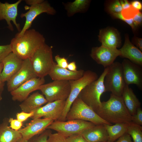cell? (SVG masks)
Segmentation results:
<instances>
[{
    "mask_svg": "<svg viewBox=\"0 0 142 142\" xmlns=\"http://www.w3.org/2000/svg\"><path fill=\"white\" fill-rule=\"evenodd\" d=\"M81 134L88 142H108V134L105 124L96 125Z\"/></svg>",
    "mask_w": 142,
    "mask_h": 142,
    "instance_id": "cell-22",
    "label": "cell"
},
{
    "mask_svg": "<svg viewBox=\"0 0 142 142\" xmlns=\"http://www.w3.org/2000/svg\"><path fill=\"white\" fill-rule=\"evenodd\" d=\"M40 90L44 95L48 103L58 100H66L71 90L69 81L55 80L39 86Z\"/></svg>",
    "mask_w": 142,
    "mask_h": 142,
    "instance_id": "cell-10",
    "label": "cell"
},
{
    "mask_svg": "<svg viewBox=\"0 0 142 142\" xmlns=\"http://www.w3.org/2000/svg\"><path fill=\"white\" fill-rule=\"evenodd\" d=\"M51 132L50 129H47L41 133L30 139L28 142H47L49 135Z\"/></svg>",
    "mask_w": 142,
    "mask_h": 142,
    "instance_id": "cell-29",
    "label": "cell"
},
{
    "mask_svg": "<svg viewBox=\"0 0 142 142\" xmlns=\"http://www.w3.org/2000/svg\"><path fill=\"white\" fill-rule=\"evenodd\" d=\"M126 85L121 63L114 62L108 67L104 78V85L105 92L109 91L113 94L121 96Z\"/></svg>",
    "mask_w": 142,
    "mask_h": 142,
    "instance_id": "cell-8",
    "label": "cell"
},
{
    "mask_svg": "<svg viewBox=\"0 0 142 142\" xmlns=\"http://www.w3.org/2000/svg\"><path fill=\"white\" fill-rule=\"evenodd\" d=\"M55 60L57 65L60 68L67 69L68 64L67 59L64 57H61L58 55L55 57Z\"/></svg>",
    "mask_w": 142,
    "mask_h": 142,
    "instance_id": "cell-36",
    "label": "cell"
},
{
    "mask_svg": "<svg viewBox=\"0 0 142 142\" xmlns=\"http://www.w3.org/2000/svg\"><path fill=\"white\" fill-rule=\"evenodd\" d=\"M125 84L128 85L135 84L142 90V66L124 59L121 63Z\"/></svg>",
    "mask_w": 142,
    "mask_h": 142,
    "instance_id": "cell-14",
    "label": "cell"
},
{
    "mask_svg": "<svg viewBox=\"0 0 142 142\" xmlns=\"http://www.w3.org/2000/svg\"><path fill=\"white\" fill-rule=\"evenodd\" d=\"M139 11L131 6L128 8L123 9L121 13L124 19H133Z\"/></svg>",
    "mask_w": 142,
    "mask_h": 142,
    "instance_id": "cell-30",
    "label": "cell"
},
{
    "mask_svg": "<svg viewBox=\"0 0 142 142\" xmlns=\"http://www.w3.org/2000/svg\"><path fill=\"white\" fill-rule=\"evenodd\" d=\"M22 1L19 0L12 3L8 2L3 3L0 1V21L5 20L8 25L7 28L11 31L14 30L11 21L19 32L21 31L20 24L17 23L16 18L18 14V6Z\"/></svg>",
    "mask_w": 142,
    "mask_h": 142,
    "instance_id": "cell-16",
    "label": "cell"
},
{
    "mask_svg": "<svg viewBox=\"0 0 142 142\" xmlns=\"http://www.w3.org/2000/svg\"><path fill=\"white\" fill-rule=\"evenodd\" d=\"M53 47L45 43L38 48L29 58L38 77L48 75L54 65Z\"/></svg>",
    "mask_w": 142,
    "mask_h": 142,
    "instance_id": "cell-3",
    "label": "cell"
},
{
    "mask_svg": "<svg viewBox=\"0 0 142 142\" xmlns=\"http://www.w3.org/2000/svg\"><path fill=\"white\" fill-rule=\"evenodd\" d=\"M126 133L131 137L134 142H142L141 126L131 122L129 124Z\"/></svg>",
    "mask_w": 142,
    "mask_h": 142,
    "instance_id": "cell-28",
    "label": "cell"
},
{
    "mask_svg": "<svg viewBox=\"0 0 142 142\" xmlns=\"http://www.w3.org/2000/svg\"><path fill=\"white\" fill-rule=\"evenodd\" d=\"M48 103L45 98L38 92L34 93L22 102L19 106L22 111L30 113Z\"/></svg>",
    "mask_w": 142,
    "mask_h": 142,
    "instance_id": "cell-23",
    "label": "cell"
},
{
    "mask_svg": "<svg viewBox=\"0 0 142 142\" xmlns=\"http://www.w3.org/2000/svg\"><path fill=\"white\" fill-rule=\"evenodd\" d=\"M129 124L116 123L113 125L105 124L108 134V142H114L124 134L126 133Z\"/></svg>",
    "mask_w": 142,
    "mask_h": 142,
    "instance_id": "cell-27",
    "label": "cell"
},
{
    "mask_svg": "<svg viewBox=\"0 0 142 142\" xmlns=\"http://www.w3.org/2000/svg\"><path fill=\"white\" fill-rule=\"evenodd\" d=\"M43 35L34 29H29L21 35L15 36L11 41L12 52L23 60L29 58L41 46L45 43Z\"/></svg>",
    "mask_w": 142,
    "mask_h": 142,
    "instance_id": "cell-1",
    "label": "cell"
},
{
    "mask_svg": "<svg viewBox=\"0 0 142 142\" xmlns=\"http://www.w3.org/2000/svg\"><path fill=\"white\" fill-rule=\"evenodd\" d=\"M108 9L111 14L121 13L123 8L119 1L115 0L110 3L108 7Z\"/></svg>",
    "mask_w": 142,
    "mask_h": 142,
    "instance_id": "cell-31",
    "label": "cell"
},
{
    "mask_svg": "<svg viewBox=\"0 0 142 142\" xmlns=\"http://www.w3.org/2000/svg\"><path fill=\"white\" fill-rule=\"evenodd\" d=\"M66 100H58L47 103L33 111V119L40 118L50 119L54 121L58 120L61 116L64 108Z\"/></svg>",
    "mask_w": 142,
    "mask_h": 142,
    "instance_id": "cell-13",
    "label": "cell"
},
{
    "mask_svg": "<svg viewBox=\"0 0 142 142\" xmlns=\"http://www.w3.org/2000/svg\"><path fill=\"white\" fill-rule=\"evenodd\" d=\"M36 77H38L29 59L24 60L19 69L7 82V90L10 92L27 81Z\"/></svg>",
    "mask_w": 142,
    "mask_h": 142,
    "instance_id": "cell-11",
    "label": "cell"
},
{
    "mask_svg": "<svg viewBox=\"0 0 142 142\" xmlns=\"http://www.w3.org/2000/svg\"><path fill=\"white\" fill-rule=\"evenodd\" d=\"M97 74L90 70L84 71L83 76L79 79L69 81L71 90L69 95L66 100L65 105L62 115L57 120L65 121L67 115L70 107L82 90L86 86L98 78Z\"/></svg>",
    "mask_w": 142,
    "mask_h": 142,
    "instance_id": "cell-7",
    "label": "cell"
},
{
    "mask_svg": "<svg viewBox=\"0 0 142 142\" xmlns=\"http://www.w3.org/2000/svg\"><path fill=\"white\" fill-rule=\"evenodd\" d=\"M133 45H135L136 47L141 52L142 51V39L141 38L135 37L132 39L131 43Z\"/></svg>",
    "mask_w": 142,
    "mask_h": 142,
    "instance_id": "cell-40",
    "label": "cell"
},
{
    "mask_svg": "<svg viewBox=\"0 0 142 142\" xmlns=\"http://www.w3.org/2000/svg\"><path fill=\"white\" fill-rule=\"evenodd\" d=\"M132 122L135 124L142 126V110L141 107L137 109L135 114L132 116Z\"/></svg>",
    "mask_w": 142,
    "mask_h": 142,
    "instance_id": "cell-35",
    "label": "cell"
},
{
    "mask_svg": "<svg viewBox=\"0 0 142 142\" xmlns=\"http://www.w3.org/2000/svg\"><path fill=\"white\" fill-rule=\"evenodd\" d=\"M47 142H67L66 138L60 133H57L49 134Z\"/></svg>",
    "mask_w": 142,
    "mask_h": 142,
    "instance_id": "cell-32",
    "label": "cell"
},
{
    "mask_svg": "<svg viewBox=\"0 0 142 142\" xmlns=\"http://www.w3.org/2000/svg\"><path fill=\"white\" fill-rule=\"evenodd\" d=\"M9 123L8 119L6 118L0 124V142H18L22 136L18 131L10 128Z\"/></svg>",
    "mask_w": 142,
    "mask_h": 142,
    "instance_id": "cell-25",
    "label": "cell"
},
{
    "mask_svg": "<svg viewBox=\"0 0 142 142\" xmlns=\"http://www.w3.org/2000/svg\"><path fill=\"white\" fill-rule=\"evenodd\" d=\"M96 125L93 123L79 119L67 121H54L47 129L56 131L66 138L75 134H81L83 131Z\"/></svg>",
    "mask_w": 142,
    "mask_h": 142,
    "instance_id": "cell-9",
    "label": "cell"
},
{
    "mask_svg": "<svg viewBox=\"0 0 142 142\" xmlns=\"http://www.w3.org/2000/svg\"><path fill=\"white\" fill-rule=\"evenodd\" d=\"M12 52L10 44L0 45V63L2 62L4 58Z\"/></svg>",
    "mask_w": 142,
    "mask_h": 142,
    "instance_id": "cell-33",
    "label": "cell"
},
{
    "mask_svg": "<svg viewBox=\"0 0 142 142\" xmlns=\"http://www.w3.org/2000/svg\"><path fill=\"white\" fill-rule=\"evenodd\" d=\"M45 82L44 78H35L27 81L10 92L12 99L14 101L23 102L31 93L38 90Z\"/></svg>",
    "mask_w": 142,
    "mask_h": 142,
    "instance_id": "cell-15",
    "label": "cell"
},
{
    "mask_svg": "<svg viewBox=\"0 0 142 142\" xmlns=\"http://www.w3.org/2000/svg\"><path fill=\"white\" fill-rule=\"evenodd\" d=\"M67 68L69 70L72 71H76L77 70V67L76 63L75 62L73 61L68 64Z\"/></svg>",
    "mask_w": 142,
    "mask_h": 142,
    "instance_id": "cell-44",
    "label": "cell"
},
{
    "mask_svg": "<svg viewBox=\"0 0 142 142\" xmlns=\"http://www.w3.org/2000/svg\"><path fill=\"white\" fill-rule=\"evenodd\" d=\"M98 37L102 45L105 47L117 49L121 45L120 33L117 29L114 28L108 27L100 29Z\"/></svg>",
    "mask_w": 142,
    "mask_h": 142,
    "instance_id": "cell-19",
    "label": "cell"
},
{
    "mask_svg": "<svg viewBox=\"0 0 142 142\" xmlns=\"http://www.w3.org/2000/svg\"><path fill=\"white\" fill-rule=\"evenodd\" d=\"M28 140L22 138L18 142H28Z\"/></svg>",
    "mask_w": 142,
    "mask_h": 142,
    "instance_id": "cell-47",
    "label": "cell"
},
{
    "mask_svg": "<svg viewBox=\"0 0 142 142\" xmlns=\"http://www.w3.org/2000/svg\"><path fill=\"white\" fill-rule=\"evenodd\" d=\"M119 49L108 48L103 45L92 48L90 54L91 58L105 68L110 66L116 58L121 55Z\"/></svg>",
    "mask_w": 142,
    "mask_h": 142,
    "instance_id": "cell-12",
    "label": "cell"
},
{
    "mask_svg": "<svg viewBox=\"0 0 142 142\" xmlns=\"http://www.w3.org/2000/svg\"><path fill=\"white\" fill-rule=\"evenodd\" d=\"M112 15L115 18L120 19L126 23L130 26L133 30H135L136 28L133 22V19H126L123 17L121 12L117 13H113Z\"/></svg>",
    "mask_w": 142,
    "mask_h": 142,
    "instance_id": "cell-38",
    "label": "cell"
},
{
    "mask_svg": "<svg viewBox=\"0 0 142 142\" xmlns=\"http://www.w3.org/2000/svg\"><path fill=\"white\" fill-rule=\"evenodd\" d=\"M3 68V64L2 63H0V92L2 93L4 89V83L1 80V74Z\"/></svg>",
    "mask_w": 142,
    "mask_h": 142,
    "instance_id": "cell-46",
    "label": "cell"
},
{
    "mask_svg": "<svg viewBox=\"0 0 142 142\" xmlns=\"http://www.w3.org/2000/svg\"><path fill=\"white\" fill-rule=\"evenodd\" d=\"M8 122L10 124L9 127L12 129L16 131H19L22 126V122L17 119L10 118L8 119Z\"/></svg>",
    "mask_w": 142,
    "mask_h": 142,
    "instance_id": "cell-34",
    "label": "cell"
},
{
    "mask_svg": "<svg viewBox=\"0 0 142 142\" xmlns=\"http://www.w3.org/2000/svg\"><path fill=\"white\" fill-rule=\"evenodd\" d=\"M2 93H1V92H0V101H1L2 99Z\"/></svg>",
    "mask_w": 142,
    "mask_h": 142,
    "instance_id": "cell-48",
    "label": "cell"
},
{
    "mask_svg": "<svg viewBox=\"0 0 142 142\" xmlns=\"http://www.w3.org/2000/svg\"><path fill=\"white\" fill-rule=\"evenodd\" d=\"M25 1L30 6H26L25 9L28 10L20 15V17L22 18L25 17L26 21L22 29L16 34L15 36H17L22 35L25 31L29 29L34 20L40 14L46 13L53 15L56 13L55 10L48 1L44 0H26Z\"/></svg>",
    "mask_w": 142,
    "mask_h": 142,
    "instance_id": "cell-5",
    "label": "cell"
},
{
    "mask_svg": "<svg viewBox=\"0 0 142 142\" xmlns=\"http://www.w3.org/2000/svg\"><path fill=\"white\" fill-rule=\"evenodd\" d=\"M90 1L88 0H75L73 2L63 3L67 16H73L77 13L85 12L87 9Z\"/></svg>",
    "mask_w": 142,
    "mask_h": 142,
    "instance_id": "cell-26",
    "label": "cell"
},
{
    "mask_svg": "<svg viewBox=\"0 0 142 142\" xmlns=\"http://www.w3.org/2000/svg\"><path fill=\"white\" fill-rule=\"evenodd\" d=\"M67 142H88L81 134H75L66 138Z\"/></svg>",
    "mask_w": 142,
    "mask_h": 142,
    "instance_id": "cell-39",
    "label": "cell"
},
{
    "mask_svg": "<svg viewBox=\"0 0 142 142\" xmlns=\"http://www.w3.org/2000/svg\"><path fill=\"white\" fill-rule=\"evenodd\" d=\"M114 142H133L129 135L125 133L119 138Z\"/></svg>",
    "mask_w": 142,
    "mask_h": 142,
    "instance_id": "cell-42",
    "label": "cell"
},
{
    "mask_svg": "<svg viewBox=\"0 0 142 142\" xmlns=\"http://www.w3.org/2000/svg\"><path fill=\"white\" fill-rule=\"evenodd\" d=\"M54 121L50 119L37 118L33 119L24 128L18 131L22 138L28 140L33 136L39 134L46 129Z\"/></svg>",
    "mask_w": 142,
    "mask_h": 142,
    "instance_id": "cell-17",
    "label": "cell"
},
{
    "mask_svg": "<svg viewBox=\"0 0 142 142\" xmlns=\"http://www.w3.org/2000/svg\"><path fill=\"white\" fill-rule=\"evenodd\" d=\"M84 71L82 69L72 71L67 69L60 68L55 63L53 67L49 74L54 80L70 81L78 79L83 75Z\"/></svg>",
    "mask_w": 142,
    "mask_h": 142,
    "instance_id": "cell-21",
    "label": "cell"
},
{
    "mask_svg": "<svg viewBox=\"0 0 142 142\" xmlns=\"http://www.w3.org/2000/svg\"><path fill=\"white\" fill-rule=\"evenodd\" d=\"M131 6L135 8L140 11L142 9V4L141 2L138 1H133L130 3Z\"/></svg>",
    "mask_w": 142,
    "mask_h": 142,
    "instance_id": "cell-43",
    "label": "cell"
},
{
    "mask_svg": "<svg viewBox=\"0 0 142 142\" xmlns=\"http://www.w3.org/2000/svg\"><path fill=\"white\" fill-rule=\"evenodd\" d=\"M73 119L88 121L95 125H112L102 119L92 108L78 97L73 103L67 115L65 120Z\"/></svg>",
    "mask_w": 142,
    "mask_h": 142,
    "instance_id": "cell-6",
    "label": "cell"
},
{
    "mask_svg": "<svg viewBox=\"0 0 142 142\" xmlns=\"http://www.w3.org/2000/svg\"><path fill=\"white\" fill-rule=\"evenodd\" d=\"M108 69V67L104 69L98 79L84 87L79 93L78 97L96 112L101 104L100 97L105 92L104 80Z\"/></svg>",
    "mask_w": 142,
    "mask_h": 142,
    "instance_id": "cell-4",
    "label": "cell"
},
{
    "mask_svg": "<svg viewBox=\"0 0 142 142\" xmlns=\"http://www.w3.org/2000/svg\"><path fill=\"white\" fill-rule=\"evenodd\" d=\"M23 61L12 52L4 58L2 62L3 68L1 77L2 83L7 82L21 68Z\"/></svg>",
    "mask_w": 142,
    "mask_h": 142,
    "instance_id": "cell-18",
    "label": "cell"
},
{
    "mask_svg": "<svg viewBox=\"0 0 142 142\" xmlns=\"http://www.w3.org/2000/svg\"><path fill=\"white\" fill-rule=\"evenodd\" d=\"M102 119L110 123H130L132 116L126 107L121 96L111 93L109 99L101 102L95 112Z\"/></svg>",
    "mask_w": 142,
    "mask_h": 142,
    "instance_id": "cell-2",
    "label": "cell"
},
{
    "mask_svg": "<svg viewBox=\"0 0 142 142\" xmlns=\"http://www.w3.org/2000/svg\"><path fill=\"white\" fill-rule=\"evenodd\" d=\"M133 22L135 26L136 27L141 25L142 22V14L140 12L133 18Z\"/></svg>",
    "mask_w": 142,
    "mask_h": 142,
    "instance_id": "cell-41",
    "label": "cell"
},
{
    "mask_svg": "<svg viewBox=\"0 0 142 142\" xmlns=\"http://www.w3.org/2000/svg\"><path fill=\"white\" fill-rule=\"evenodd\" d=\"M121 97L124 104L130 114L134 115L137 109L140 107L141 103L134 93L132 89L126 85Z\"/></svg>",
    "mask_w": 142,
    "mask_h": 142,
    "instance_id": "cell-24",
    "label": "cell"
},
{
    "mask_svg": "<svg viewBox=\"0 0 142 142\" xmlns=\"http://www.w3.org/2000/svg\"><path fill=\"white\" fill-rule=\"evenodd\" d=\"M34 114L33 111L28 113L22 111L17 113L16 114L17 119L23 122L29 118H31L33 115Z\"/></svg>",
    "mask_w": 142,
    "mask_h": 142,
    "instance_id": "cell-37",
    "label": "cell"
},
{
    "mask_svg": "<svg viewBox=\"0 0 142 142\" xmlns=\"http://www.w3.org/2000/svg\"><path fill=\"white\" fill-rule=\"evenodd\" d=\"M120 2L123 9L128 8L131 6L130 3L127 0H120Z\"/></svg>",
    "mask_w": 142,
    "mask_h": 142,
    "instance_id": "cell-45",
    "label": "cell"
},
{
    "mask_svg": "<svg viewBox=\"0 0 142 142\" xmlns=\"http://www.w3.org/2000/svg\"><path fill=\"white\" fill-rule=\"evenodd\" d=\"M119 50L121 54L120 56L142 66V52L130 42L128 35H125L124 44Z\"/></svg>",
    "mask_w": 142,
    "mask_h": 142,
    "instance_id": "cell-20",
    "label": "cell"
}]
</instances>
